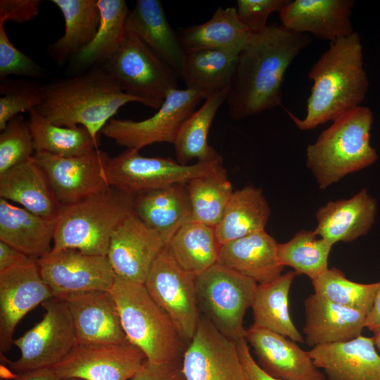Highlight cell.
<instances>
[{"label": "cell", "instance_id": "obj_1", "mask_svg": "<svg viewBox=\"0 0 380 380\" xmlns=\"http://www.w3.org/2000/svg\"><path fill=\"white\" fill-rule=\"evenodd\" d=\"M305 33L269 25L239 53L226 99L229 116L248 118L281 105L284 74L311 42Z\"/></svg>", "mask_w": 380, "mask_h": 380}, {"label": "cell", "instance_id": "obj_2", "mask_svg": "<svg viewBox=\"0 0 380 380\" xmlns=\"http://www.w3.org/2000/svg\"><path fill=\"white\" fill-rule=\"evenodd\" d=\"M313 81L306 115L300 119L286 110L296 125L309 130L360 106L369 88L363 68L362 45L359 34L330 42L329 49L310 69Z\"/></svg>", "mask_w": 380, "mask_h": 380}, {"label": "cell", "instance_id": "obj_3", "mask_svg": "<svg viewBox=\"0 0 380 380\" xmlns=\"http://www.w3.org/2000/svg\"><path fill=\"white\" fill-rule=\"evenodd\" d=\"M37 110L50 122L61 127L86 128L99 144V135L118 110L143 101L126 94L102 65L71 78L42 86Z\"/></svg>", "mask_w": 380, "mask_h": 380}, {"label": "cell", "instance_id": "obj_4", "mask_svg": "<svg viewBox=\"0 0 380 380\" xmlns=\"http://www.w3.org/2000/svg\"><path fill=\"white\" fill-rule=\"evenodd\" d=\"M373 120L372 111L360 106L334 120L308 146L306 165L319 189H325L376 160V151L370 143Z\"/></svg>", "mask_w": 380, "mask_h": 380}, {"label": "cell", "instance_id": "obj_5", "mask_svg": "<svg viewBox=\"0 0 380 380\" xmlns=\"http://www.w3.org/2000/svg\"><path fill=\"white\" fill-rule=\"evenodd\" d=\"M135 195L109 186L76 203L62 205L51 251L75 249L106 255L113 234L134 213Z\"/></svg>", "mask_w": 380, "mask_h": 380}, {"label": "cell", "instance_id": "obj_6", "mask_svg": "<svg viewBox=\"0 0 380 380\" xmlns=\"http://www.w3.org/2000/svg\"><path fill=\"white\" fill-rule=\"evenodd\" d=\"M110 291L128 341L139 348L151 362H180L184 342L144 284L115 276Z\"/></svg>", "mask_w": 380, "mask_h": 380}, {"label": "cell", "instance_id": "obj_7", "mask_svg": "<svg viewBox=\"0 0 380 380\" xmlns=\"http://www.w3.org/2000/svg\"><path fill=\"white\" fill-rule=\"evenodd\" d=\"M126 94L158 110L170 91L177 88V74L132 31L103 65Z\"/></svg>", "mask_w": 380, "mask_h": 380}, {"label": "cell", "instance_id": "obj_8", "mask_svg": "<svg viewBox=\"0 0 380 380\" xmlns=\"http://www.w3.org/2000/svg\"><path fill=\"white\" fill-rule=\"evenodd\" d=\"M258 283L217 263L196 277L200 312L224 335L244 338L243 317L251 308Z\"/></svg>", "mask_w": 380, "mask_h": 380}, {"label": "cell", "instance_id": "obj_9", "mask_svg": "<svg viewBox=\"0 0 380 380\" xmlns=\"http://www.w3.org/2000/svg\"><path fill=\"white\" fill-rule=\"evenodd\" d=\"M220 164L222 158L182 165L170 158L145 157L138 150L127 149L115 157L108 156L103 175L109 186L136 196L175 184H187Z\"/></svg>", "mask_w": 380, "mask_h": 380}, {"label": "cell", "instance_id": "obj_10", "mask_svg": "<svg viewBox=\"0 0 380 380\" xmlns=\"http://www.w3.org/2000/svg\"><path fill=\"white\" fill-rule=\"evenodd\" d=\"M45 313L42 320L22 336L13 340L20 357L10 362L18 374L52 367L62 361L77 343L72 317L62 298H51L42 303Z\"/></svg>", "mask_w": 380, "mask_h": 380}, {"label": "cell", "instance_id": "obj_11", "mask_svg": "<svg viewBox=\"0 0 380 380\" xmlns=\"http://www.w3.org/2000/svg\"><path fill=\"white\" fill-rule=\"evenodd\" d=\"M196 276L175 261L167 245L154 261L144 285L167 314L184 343L192 339L200 318Z\"/></svg>", "mask_w": 380, "mask_h": 380}, {"label": "cell", "instance_id": "obj_12", "mask_svg": "<svg viewBox=\"0 0 380 380\" xmlns=\"http://www.w3.org/2000/svg\"><path fill=\"white\" fill-rule=\"evenodd\" d=\"M201 99L198 93L186 88L172 89L151 117L139 121L112 118L101 134L127 149L139 151L155 143L173 144L181 126Z\"/></svg>", "mask_w": 380, "mask_h": 380}, {"label": "cell", "instance_id": "obj_13", "mask_svg": "<svg viewBox=\"0 0 380 380\" xmlns=\"http://www.w3.org/2000/svg\"><path fill=\"white\" fill-rule=\"evenodd\" d=\"M36 260L53 298H63L75 293L110 291L115 278L106 255L65 249L51 251Z\"/></svg>", "mask_w": 380, "mask_h": 380}, {"label": "cell", "instance_id": "obj_14", "mask_svg": "<svg viewBox=\"0 0 380 380\" xmlns=\"http://www.w3.org/2000/svg\"><path fill=\"white\" fill-rule=\"evenodd\" d=\"M182 370L186 380H248L236 342L203 315L184 350Z\"/></svg>", "mask_w": 380, "mask_h": 380}, {"label": "cell", "instance_id": "obj_15", "mask_svg": "<svg viewBox=\"0 0 380 380\" xmlns=\"http://www.w3.org/2000/svg\"><path fill=\"white\" fill-rule=\"evenodd\" d=\"M146 360L144 353L129 341L119 344L76 343L51 369L61 379L127 380Z\"/></svg>", "mask_w": 380, "mask_h": 380}, {"label": "cell", "instance_id": "obj_16", "mask_svg": "<svg viewBox=\"0 0 380 380\" xmlns=\"http://www.w3.org/2000/svg\"><path fill=\"white\" fill-rule=\"evenodd\" d=\"M42 279L36 259L27 258L18 265L0 272V350L13 345L17 324L30 311L53 298Z\"/></svg>", "mask_w": 380, "mask_h": 380}, {"label": "cell", "instance_id": "obj_17", "mask_svg": "<svg viewBox=\"0 0 380 380\" xmlns=\"http://www.w3.org/2000/svg\"><path fill=\"white\" fill-rule=\"evenodd\" d=\"M108 156L96 149L74 157L35 152L32 158L46 172L61 204L65 205L109 187L103 175Z\"/></svg>", "mask_w": 380, "mask_h": 380}, {"label": "cell", "instance_id": "obj_18", "mask_svg": "<svg viewBox=\"0 0 380 380\" xmlns=\"http://www.w3.org/2000/svg\"><path fill=\"white\" fill-rule=\"evenodd\" d=\"M167 243L134 213L112 235L107 258L116 277L144 284Z\"/></svg>", "mask_w": 380, "mask_h": 380}, {"label": "cell", "instance_id": "obj_19", "mask_svg": "<svg viewBox=\"0 0 380 380\" xmlns=\"http://www.w3.org/2000/svg\"><path fill=\"white\" fill-rule=\"evenodd\" d=\"M244 338L255 354L259 366L271 376L281 380H325L308 351L296 341L271 330L253 324Z\"/></svg>", "mask_w": 380, "mask_h": 380}, {"label": "cell", "instance_id": "obj_20", "mask_svg": "<svg viewBox=\"0 0 380 380\" xmlns=\"http://www.w3.org/2000/svg\"><path fill=\"white\" fill-rule=\"evenodd\" d=\"M62 299L71 315L77 343L119 344L128 341L110 291L75 293Z\"/></svg>", "mask_w": 380, "mask_h": 380}, {"label": "cell", "instance_id": "obj_21", "mask_svg": "<svg viewBox=\"0 0 380 380\" xmlns=\"http://www.w3.org/2000/svg\"><path fill=\"white\" fill-rule=\"evenodd\" d=\"M308 353L328 380H380V354L373 337L360 335L315 346Z\"/></svg>", "mask_w": 380, "mask_h": 380}, {"label": "cell", "instance_id": "obj_22", "mask_svg": "<svg viewBox=\"0 0 380 380\" xmlns=\"http://www.w3.org/2000/svg\"><path fill=\"white\" fill-rule=\"evenodd\" d=\"M354 4L353 0H290L279 18L289 30L333 42L354 32L350 21Z\"/></svg>", "mask_w": 380, "mask_h": 380}, {"label": "cell", "instance_id": "obj_23", "mask_svg": "<svg viewBox=\"0 0 380 380\" xmlns=\"http://www.w3.org/2000/svg\"><path fill=\"white\" fill-rule=\"evenodd\" d=\"M305 322L303 328L308 346L345 342L360 335L367 315L362 311L335 303L317 293L304 300Z\"/></svg>", "mask_w": 380, "mask_h": 380}, {"label": "cell", "instance_id": "obj_24", "mask_svg": "<svg viewBox=\"0 0 380 380\" xmlns=\"http://www.w3.org/2000/svg\"><path fill=\"white\" fill-rule=\"evenodd\" d=\"M376 213V200L364 189L350 198L330 201L319 207L314 231L332 245L350 242L368 233Z\"/></svg>", "mask_w": 380, "mask_h": 380}, {"label": "cell", "instance_id": "obj_25", "mask_svg": "<svg viewBox=\"0 0 380 380\" xmlns=\"http://www.w3.org/2000/svg\"><path fill=\"white\" fill-rule=\"evenodd\" d=\"M0 197L49 220H56L62 208L46 172L32 157L0 175Z\"/></svg>", "mask_w": 380, "mask_h": 380}, {"label": "cell", "instance_id": "obj_26", "mask_svg": "<svg viewBox=\"0 0 380 380\" xmlns=\"http://www.w3.org/2000/svg\"><path fill=\"white\" fill-rule=\"evenodd\" d=\"M278 243L265 230L221 246L217 263L248 277L258 284L279 277L283 267L277 256Z\"/></svg>", "mask_w": 380, "mask_h": 380}, {"label": "cell", "instance_id": "obj_27", "mask_svg": "<svg viewBox=\"0 0 380 380\" xmlns=\"http://www.w3.org/2000/svg\"><path fill=\"white\" fill-rule=\"evenodd\" d=\"M134 214L167 244L178 229L191 221L186 184H175L136 195Z\"/></svg>", "mask_w": 380, "mask_h": 380}, {"label": "cell", "instance_id": "obj_28", "mask_svg": "<svg viewBox=\"0 0 380 380\" xmlns=\"http://www.w3.org/2000/svg\"><path fill=\"white\" fill-rule=\"evenodd\" d=\"M56 222L0 198V241L30 258L37 260L51 251Z\"/></svg>", "mask_w": 380, "mask_h": 380}, {"label": "cell", "instance_id": "obj_29", "mask_svg": "<svg viewBox=\"0 0 380 380\" xmlns=\"http://www.w3.org/2000/svg\"><path fill=\"white\" fill-rule=\"evenodd\" d=\"M127 29L132 31L181 75L184 51L158 0H137L129 11Z\"/></svg>", "mask_w": 380, "mask_h": 380}, {"label": "cell", "instance_id": "obj_30", "mask_svg": "<svg viewBox=\"0 0 380 380\" xmlns=\"http://www.w3.org/2000/svg\"><path fill=\"white\" fill-rule=\"evenodd\" d=\"M253 35L236 8L219 7L208 21L187 28L178 37L184 51L215 49L239 54Z\"/></svg>", "mask_w": 380, "mask_h": 380}, {"label": "cell", "instance_id": "obj_31", "mask_svg": "<svg viewBox=\"0 0 380 380\" xmlns=\"http://www.w3.org/2000/svg\"><path fill=\"white\" fill-rule=\"evenodd\" d=\"M271 210L262 189L248 185L234 191L220 222L215 227L223 245L265 230Z\"/></svg>", "mask_w": 380, "mask_h": 380}, {"label": "cell", "instance_id": "obj_32", "mask_svg": "<svg viewBox=\"0 0 380 380\" xmlns=\"http://www.w3.org/2000/svg\"><path fill=\"white\" fill-rule=\"evenodd\" d=\"M238 55L215 49L184 51L180 77L186 89L206 99L229 87Z\"/></svg>", "mask_w": 380, "mask_h": 380}, {"label": "cell", "instance_id": "obj_33", "mask_svg": "<svg viewBox=\"0 0 380 380\" xmlns=\"http://www.w3.org/2000/svg\"><path fill=\"white\" fill-rule=\"evenodd\" d=\"M65 21L63 34L48 48L53 59L74 58L94 39L101 20L97 0H51Z\"/></svg>", "mask_w": 380, "mask_h": 380}, {"label": "cell", "instance_id": "obj_34", "mask_svg": "<svg viewBox=\"0 0 380 380\" xmlns=\"http://www.w3.org/2000/svg\"><path fill=\"white\" fill-rule=\"evenodd\" d=\"M296 274L294 271H289L269 283L258 284L251 308L254 325L303 343L304 338L289 310V295Z\"/></svg>", "mask_w": 380, "mask_h": 380}, {"label": "cell", "instance_id": "obj_35", "mask_svg": "<svg viewBox=\"0 0 380 380\" xmlns=\"http://www.w3.org/2000/svg\"><path fill=\"white\" fill-rule=\"evenodd\" d=\"M228 88L207 98L204 103L184 122L174 142L177 161L189 165L192 160L207 163L222 159L209 145L208 135L213 119L226 101Z\"/></svg>", "mask_w": 380, "mask_h": 380}, {"label": "cell", "instance_id": "obj_36", "mask_svg": "<svg viewBox=\"0 0 380 380\" xmlns=\"http://www.w3.org/2000/svg\"><path fill=\"white\" fill-rule=\"evenodd\" d=\"M167 246L181 267L198 277L217 263L221 245L215 227L189 221L178 229Z\"/></svg>", "mask_w": 380, "mask_h": 380}, {"label": "cell", "instance_id": "obj_37", "mask_svg": "<svg viewBox=\"0 0 380 380\" xmlns=\"http://www.w3.org/2000/svg\"><path fill=\"white\" fill-rule=\"evenodd\" d=\"M101 20L91 42L73 58L80 66L106 63L118 49L127 33L130 10L124 0H97Z\"/></svg>", "mask_w": 380, "mask_h": 380}, {"label": "cell", "instance_id": "obj_38", "mask_svg": "<svg viewBox=\"0 0 380 380\" xmlns=\"http://www.w3.org/2000/svg\"><path fill=\"white\" fill-rule=\"evenodd\" d=\"M191 221L215 227L234 191L222 164L186 184Z\"/></svg>", "mask_w": 380, "mask_h": 380}, {"label": "cell", "instance_id": "obj_39", "mask_svg": "<svg viewBox=\"0 0 380 380\" xmlns=\"http://www.w3.org/2000/svg\"><path fill=\"white\" fill-rule=\"evenodd\" d=\"M28 113L35 152L74 157L99 149V144L86 128L82 126L67 127L56 125L47 120L37 108Z\"/></svg>", "mask_w": 380, "mask_h": 380}, {"label": "cell", "instance_id": "obj_40", "mask_svg": "<svg viewBox=\"0 0 380 380\" xmlns=\"http://www.w3.org/2000/svg\"><path fill=\"white\" fill-rule=\"evenodd\" d=\"M333 245L319 237L314 230H300L289 241L278 243L277 256L280 264L304 274L312 281L328 267V258Z\"/></svg>", "mask_w": 380, "mask_h": 380}, {"label": "cell", "instance_id": "obj_41", "mask_svg": "<svg viewBox=\"0 0 380 380\" xmlns=\"http://www.w3.org/2000/svg\"><path fill=\"white\" fill-rule=\"evenodd\" d=\"M315 293L328 300L363 312L371 311L380 281L361 284L348 279L338 268H329L312 281Z\"/></svg>", "mask_w": 380, "mask_h": 380}, {"label": "cell", "instance_id": "obj_42", "mask_svg": "<svg viewBox=\"0 0 380 380\" xmlns=\"http://www.w3.org/2000/svg\"><path fill=\"white\" fill-rule=\"evenodd\" d=\"M35 151L29 121L14 116L0 134V175L29 160Z\"/></svg>", "mask_w": 380, "mask_h": 380}, {"label": "cell", "instance_id": "obj_43", "mask_svg": "<svg viewBox=\"0 0 380 380\" xmlns=\"http://www.w3.org/2000/svg\"><path fill=\"white\" fill-rule=\"evenodd\" d=\"M0 130L19 113L37 108L42 99V86L32 81L1 79Z\"/></svg>", "mask_w": 380, "mask_h": 380}, {"label": "cell", "instance_id": "obj_44", "mask_svg": "<svg viewBox=\"0 0 380 380\" xmlns=\"http://www.w3.org/2000/svg\"><path fill=\"white\" fill-rule=\"evenodd\" d=\"M10 75L39 78L43 77L44 70L11 43L4 23L0 22V77L3 79Z\"/></svg>", "mask_w": 380, "mask_h": 380}, {"label": "cell", "instance_id": "obj_45", "mask_svg": "<svg viewBox=\"0 0 380 380\" xmlns=\"http://www.w3.org/2000/svg\"><path fill=\"white\" fill-rule=\"evenodd\" d=\"M290 0H238L237 14L248 30L253 34L264 30L269 15L281 10Z\"/></svg>", "mask_w": 380, "mask_h": 380}, {"label": "cell", "instance_id": "obj_46", "mask_svg": "<svg viewBox=\"0 0 380 380\" xmlns=\"http://www.w3.org/2000/svg\"><path fill=\"white\" fill-rule=\"evenodd\" d=\"M40 4L39 0H1L0 22H28L37 15Z\"/></svg>", "mask_w": 380, "mask_h": 380}, {"label": "cell", "instance_id": "obj_47", "mask_svg": "<svg viewBox=\"0 0 380 380\" xmlns=\"http://www.w3.org/2000/svg\"><path fill=\"white\" fill-rule=\"evenodd\" d=\"M131 380H186L180 362H153L146 360Z\"/></svg>", "mask_w": 380, "mask_h": 380}, {"label": "cell", "instance_id": "obj_48", "mask_svg": "<svg viewBox=\"0 0 380 380\" xmlns=\"http://www.w3.org/2000/svg\"><path fill=\"white\" fill-rule=\"evenodd\" d=\"M236 342L240 359L248 380H281L267 374L253 357L248 343L244 338Z\"/></svg>", "mask_w": 380, "mask_h": 380}, {"label": "cell", "instance_id": "obj_49", "mask_svg": "<svg viewBox=\"0 0 380 380\" xmlns=\"http://www.w3.org/2000/svg\"><path fill=\"white\" fill-rule=\"evenodd\" d=\"M28 256L0 241V272L11 268L25 260Z\"/></svg>", "mask_w": 380, "mask_h": 380}, {"label": "cell", "instance_id": "obj_50", "mask_svg": "<svg viewBox=\"0 0 380 380\" xmlns=\"http://www.w3.org/2000/svg\"><path fill=\"white\" fill-rule=\"evenodd\" d=\"M13 380H61V379L51 367H47L18 374Z\"/></svg>", "mask_w": 380, "mask_h": 380}, {"label": "cell", "instance_id": "obj_51", "mask_svg": "<svg viewBox=\"0 0 380 380\" xmlns=\"http://www.w3.org/2000/svg\"><path fill=\"white\" fill-rule=\"evenodd\" d=\"M366 328L374 334L380 330V285L367 317Z\"/></svg>", "mask_w": 380, "mask_h": 380}, {"label": "cell", "instance_id": "obj_52", "mask_svg": "<svg viewBox=\"0 0 380 380\" xmlns=\"http://www.w3.org/2000/svg\"><path fill=\"white\" fill-rule=\"evenodd\" d=\"M374 343L376 346V348L380 354V330L377 331L376 333L374 334Z\"/></svg>", "mask_w": 380, "mask_h": 380}, {"label": "cell", "instance_id": "obj_53", "mask_svg": "<svg viewBox=\"0 0 380 380\" xmlns=\"http://www.w3.org/2000/svg\"><path fill=\"white\" fill-rule=\"evenodd\" d=\"M61 380H84V379H78V378H68V379H61Z\"/></svg>", "mask_w": 380, "mask_h": 380}]
</instances>
